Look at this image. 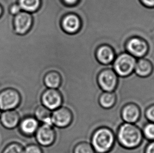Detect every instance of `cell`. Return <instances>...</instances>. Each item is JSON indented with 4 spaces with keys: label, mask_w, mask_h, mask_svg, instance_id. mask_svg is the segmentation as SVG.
I'll use <instances>...</instances> for the list:
<instances>
[{
    "label": "cell",
    "mask_w": 154,
    "mask_h": 153,
    "mask_svg": "<svg viewBox=\"0 0 154 153\" xmlns=\"http://www.w3.org/2000/svg\"><path fill=\"white\" fill-rule=\"evenodd\" d=\"M21 97L16 89L8 88L0 92V109L13 110L17 108L21 102Z\"/></svg>",
    "instance_id": "cell-6"
},
{
    "label": "cell",
    "mask_w": 154,
    "mask_h": 153,
    "mask_svg": "<svg viewBox=\"0 0 154 153\" xmlns=\"http://www.w3.org/2000/svg\"><path fill=\"white\" fill-rule=\"evenodd\" d=\"M52 111L43 105L38 106L35 109L34 116L39 122L42 124L53 126L52 120Z\"/></svg>",
    "instance_id": "cell-16"
},
{
    "label": "cell",
    "mask_w": 154,
    "mask_h": 153,
    "mask_svg": "<svg viewBox=\"0 0 154 153\" xmlns=\"http://www.w3.org/2000/svg\"><path fill=\"white\" fill-rule=\"evenodd\" d=\"M20 117L15 110H5L1 115V122L6 128L12 129L19 124Z\"/></svg>",
    "instance_id": "cell-15"
},
{
    "label": "cell",
    "mask_w": 154,
    "mask_h": 153,
    "mask_svg": "<svg viewBox=\"0 0 154 153\" xmlns=\"http://www.w3.org/2000/svg\"><path fill=\"white\" fill-rule=\"evenodd\" d=\"M32 25L33 17L30 13L22 10L13 18V30L16 35H24L30 31Z\"/></svg>",
    "instance_id": "cell-4"
},
{
    "label": "cell",
    "mask_w": 154,
    "mask_h": 153,
    "mask_svg": "<svg viewBox=\"0 0 154 153\" xmlns=\"http://www.w3.org/2000/svg\"><path fill=\"white\" fill-rule=\"evenodd\" d=\"M3 14V8L2 7V5L0 4V19L2 17Z\"/></svg>",
    "instance_id": "cell-30"
},
{
    "label": "cell",
    "mask_w": 154,
    "mask_h": 153,
    "mask_svg": "<svg viewBox=\"0 0 154 153\" xmlns=\"http://www.w3.org/2000/svg\"><path fill=\"white\" fill-rule=\"evenodd\" d=\"M143 137L147 141H154V123L148 122L142 129Z\"/></svg>",
    "instance_id": "cell-22"
},
{
    "label": "cell",
    "mask_w": 154,
    "mask_h": 153,
    "mask_svg": "<svg viewBox=\"0 0 154 153\" xmlns=\"http://www.w3.org/2000/svg\"><path fill=\"white\" fill-rule=\"evenodd\" d=\"M41 101L42 105L53 111L62 106L63 99L59 90L48 88L42 92Z\"/></svg>",
    "instance_id": "cell-7"
},
{
    "label": "cell",
    "mask_w": 154,
    "mask_h": 153,
    "mask_svg": "<svg viewBox=\"0 0 154 153\" xmlns=\"http://www.w3.org/2000/svg\"><path fill=\"white\" fill-rule=\"evenodd\" d=\"M152 69L149 62L144 59H140L138 62H136L134 70L138 76L146 77L150 74Z\"/></svg>",
    "instance_id": "cell-20"
},
{
    "label": "cell",
    "mask_w": 154,
    "mask_h": 153,
    "mask_svg": "<svg viewBox=\"0 0 154 153\" xmlns=\"http://www.w3.org/2000/svg\"><path fill=\"white\" fill-rule=\"evenodd\" d=\"M96 57L101 64L109 65L112 64L116 56L112 48L107 45H103L96 50Z\"/></svg>",
    "instance_id": "cell-13"
},
{
    "label": "cell",
    "mask_w": 154,
    "mask_h": 153,
    "mask_svg": "<svg viewBox=\"0 0 154 153\" xmlns=\"http://www.w3.org/2000/svg\"><path fill=\"white\" fill-rule=\"evenodd\" d=\"M142 2L148 6L154 5V0H142Z\"/></svg>",
    "instance_id": "cell-29"
},
{
    "label": "cell",
    "mask_w": 154,
    "mask_h": 153,
    "mask_svg": "<svg viewBox=\"0 0 154 153\" xmlns=\"http://www.w3.org/2000/svg\"><path fill=\"white\" fill-rule=\"evenodd\" d=\"M17 2L22 10L30 13L36 12L41 4V0H17Z\"/></svg>",
    "instance_id": "cell-19"
},
{
    "label": "cell",
    "mask_w": 154,
    "mask_h": 153,
    "mask_svg": "<svg viewBox=\"0 0 154 153\" xmlns=\"http://www.w3.org/2000/svg\"><path fill=\"white\" fill-rule=\"evenodd\" d=\"M61 83L62 78L60 74L56 71H50L44 76V84L48 89H58Z\"/></svg>",
    "instance_id": "cell-18"
},
{
    "label": "cell",
    "mask_w": 154,
    "mask_h": 153,
    "mask_svg": "<svg viewBox=\"0 0 154 153\" xmlns=\"http://www.w3.org/2000/svg\"><path fill=\"white\" fill-rule=\"evenodd\" d=\"M52 123L59 128H65L71 125L73 121V114L69 108L62 106L52 111Z\"/></svg>",
    "instance_id": "cell-9"
},
{
    "label": "cell",
    "mask_w": 154,
    "mask_h": 153,
    "mask_svg": "<svg viewBox=\"0 0 154 153\" xmlns=\"http://www.w3.org/2000/svg\"><path fill=\"white\" fill-rule=\"evenodd\" d=\"M136 64L135 58L126 52L116 57L112 63V69L118 76L127 77L133 72Z\"/></svg>",
    "instance_id": "cell-3"
},
{
    "label": "cell",
    "mask_w": 154,
    "mask_h": 153,
    "mask_svg": "<svg viewBox=\"0 0 154 153\" xmlns=\"http://www.w3.org/2000/svg\"><path fill=\"white\" fill-rule=\"evenodd\" d=\"M38 143L43 147H50L56 141V132L52 125L42 124L35 133Z\"/></svg>",
    "instance_id": "cell-8"
},
{
    "label": "cell",
    "mask_w": 154,
    "mask_h": 153,
    "mask_svg": "<svg viewBox=\"0 0 154 153\" xmlns=\"http://www.w3.org/2000/svg\"><path fill=\"white\" fill-rule=\"evenodd\" d=\"M116 137L119 145L129 150L136 149L142 144L144 137L142 129L135 124L124 122L119 126Z\"/></svg>",
    "instance_id": "cell-1"
},
{
    "label": "cell",
    "mask_w": 154,
    "mask_h": 153,
    "mask_svg": "<svg viewBox=\"0 0 154 153\" xmlns=\"http://www.w3.org/2000/svg\"><path fill=\"white\" fill-rule=\"evenodd\" d=\"M2 153H24V149L20 144L13 142L7 145Z\"/></svg>",
    "instance_id": "cell-23"
},
{
    "label": "cell",
    "mask_w": 154,
    "mask_h": 153,
    "mask_svg": "<svg viewBox=\"0 0 154 153\" xmlns=\"http://www.w3.org/2000/svg\"><path fill=\"white\" fill-rule=\"evenodd\" d=\"M115 140L113 130L106 126H102L94 130L90 142L95 153H108L114 147Z\"/></svg>",
    "instance_id": "cell-2"
},
{
    "label": "cell",
    "mask_w": 154,
    "mask_h": 153,
    "mask_svg": "<svg viewBox=\"0 0 154 153\" xmlns=\"http://www.w3.org/2000/svg\"><path fill=\"white\" fill-rule=\"evenodd\" d=\"M24 153H43V151L39 146L33 144L25 147Z\"/></svg>",
    "instance_id": "cell-25"
},
{
    "label": "cell",
    "mask_w": 154,
    "mask_h": 153,
    "mask_svg": "<svg viewBox=\"0 0 154 153\" xmlns=\"http://www.w3.org/2000/svg\"><path fill=\"white\" fill-rule=\"evenodd\" d=\"M126 50L127 52L134 57H140L145 54L147 46L143 40L138 38H133L127 41Z\"/></svg>",
    "instance_id": "cell-12"
},
{
    "label": "cell",
    "mask_w": 154,
    "mask_h": 153,
    "mask_svg": "<svg viewBox=\"0 0 154 153\" xmlns=\"http://www.w3.org/2000/svg\"><path fill=\"white\" fill-rule=\"evenodd\" d=\"M117 97L114 92L103 91L98 98L100 106L104 109H111L116 103Z\"/></svg>",
    "instance_id": "cell-17"
},
{
    "label": "cell",
    "mask_w": 154,
    "mask_h": 153,
    "mask_svg": "<svg viewBox=\"0 0 154 153\" xmlns=\"http://www.w3.org/2000/svg\"><path fill=\"white\" fill-rule=\"evenodd\" d=\"M40 126L39 122L35 117L27 116L20 123V130L21 133L27 136L35 134Z\"/></svg>",
    "instance_id": "cell-14"
},
{
    "label": "cell",
    "mask_w": 154,
    "mask_h": 153,
    "mask_svg": "<svg viewBox=\"0 0 154 153\" xmlns=\"http://www.w3.org/2000/svg\"><path fill=\"white\" fill-rule=\"evenodd\" d=\"M22 10L21 7L19 5L17 2L13 3L12 4H11L8 8V14L10 15H12L13 16L19 14Z\"/></svg>",
    "instance_id": "cell-26"
},
{
    "label": "cell",
    "mask_w": 154,
    "mask_h": 153,
    "mask_svg": "<svg viewBox=\"0 0 154 153\" xmlns=\"http://www.w3.org/2000/svg\"><path fill=\"white\" fill-rule=\"evenodd\" d=\"M142 111L140 106L134 102L126 104L122 108L121 116L124 122L135 124L140 120Z\"/></svg>",
    "instance_id": "cell-10"
},
{
    "label": "cell",
    "mask_w": 154,
    "mask_h": 153,
    "mask_svg": "<svg viewBox=\"0 0 154 153\" xmlns=\"http://www.w3.org/2000/svg\"><path fill=\"white\" fill-rule=\"evenodd\" d=\"M61 26L67 33H76L81 27V21L76 15L69 14L63 17Z\"/></svg>",
    "instance_id": "cell-11"
},
{
    "label": "cell",
    "mask_w": 154,
    "mask_h": 153,
    "mask_svg": "<svg viewBox=\"0 0 154 153\" xmlns=\"http://www.w3.org/2000/svg\"><path fill=\"white\" fill-rule=\"evenodd\" d=\"M144 153H154V141L148 142L145 147Z\"/></svg>",
    "instance_id": "cell-27"
},
{
    "label": "cell",
    "mask_w": 154,
    "mask_h": 153,
    "mask_svg": "<svg viewBox=\"0 0 154 153\" xmlns=\"http://www.w3.org/2000/svg\"><path fill=\"white\" fill-rule=\"evenodd\" d=\"M0 114H1V112H0Z\"/></svg>",
    "instance_id": "cell-31"
},
{
    "label": "cell",
    "mask_w": 154,
    "mask_h": 153,
    "mask_svg": "<svg viewBox=\"0 0 154 153\" xmlns=\"http://www.w3.org/2000/svg\"><path fill=\"white\" fill-rule=\"evenodd\" d=\"M97 83L103 91L114 92L118 86L119 76L113 69H106L98 74Z\"/></svg>",
    "instance_id": "cell-5"
},
{
    "label": "cell",
    "mask_w": 154,
    "mask_h": 153,
    "mask_svg": "<svg viewBox=\"0 0 154 153\" xmlns=\"http://www.w3.org/2000/svg\"><path fill=\"white\" fill-rule=\"evenodd\" d=\"M73 153H95V152L91 143L83 141L75 145Z\"/></svg>",
    "instance_id": "cell-21"
},
{
    "label": "cell",
    "mask_w": 154,
    "mask_h": 153,
    "mask_svg": "<svg viewBox=\"0 0 154 153\" xmlns=\"http://www.w3.org/2000/svg\"><path fill=\"white\" fill-rule=\"evenodd\" d=\"M79 0H62L65 4L68 6H73L76 4H77V2Z\"/></svg>",
    "instance_id": "cell-28"
},
{
    "label": "cell",
    "mask_w": 154,
    "mask_h": 153,
    "mask_svg": "<svg viewBox=\"0 0 154 153\" xmlns=\"http://www.w3.org/2000/svg\"><path fill=\"white\" fill-rule=\"evenodd\" d=\"M145 116L148 122L154 123V104L147 107L145 110Z\"/></svg>",
    "instance_id": "cell-24"
}]
</instances>
